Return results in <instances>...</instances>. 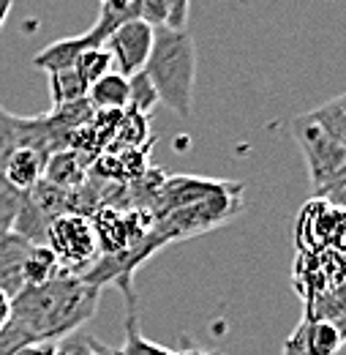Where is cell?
<instances>
[{
  "label": "cell",
  "instance_id": "cell-14",
  "mask_svg": "<svg viewBox=\"0 0 346 355\" xmlns=\"http://www.w3.org/2000/svg\"><path fill=\"white\" fill-rule=\"evenodd\" d=\"M308 115L346 150V93L313 107Z\"/></svg>",
  "mask_w": 346,
  "mask_h": 355
},
{
  "label": "cell",
  "instance_id": "cell-23",
  "mask_svg": "<svg viewBox=\"0 0 346 355\" xmlns=\"http://www.w3.org/2000/svg\"><path fill=\"white\" fill-rule=\"evenodd\" d=\"M284 355H308L305 347V334H303V322L298 325L295 334H289V339L284 342Z\"/></svg>",
  "mask_w": 346,
  "mask_h": 355
},
{
  "label": "cell",
  "instance_id": "cell-19",
  "mask_svg": "<svg viewBox=\"0 0 346 355\" xmlns=\"http://www.w3.org/2000/svg\"><path fill=\"white\" fill-rule=\"evenodd\" d=\"M22 148V118L11 115L3 104H0V170L6 167L8 156Z\"/></svg>",
  "mask_w": 346,
  "mask_h": 355
},
{
  "label": "cell",
  "instance_id": "cell-20",
  "mask_svg": "<svg viewBox=\"0 0 346 355\" xmlns=\"http://www.w3.org/2000/svg\"><path fill=\"white\" fill-rule=\"evenodd\" d=\"M22 200H25V194L19 189H14L6 180V175L0 173V235H8L14 230L17 214L22 208Z\"/></svg>",
  "mask_w": 346,
  "mask_h": 355
},
{
  "label": "cell",
  "instance_id": "cell-2",
  "mask_svg": "<svg viewBox=\"0 0 346 355\" xmlns=\"http://www.w3.org/2000/svg\"><path fill=\"white\" fill-rule=\"evenodd\" d=\"M158 90V101L180 118H191L197 83V44L194 36L174 28H158L153 52L142 69Z\"/></svg>",
  "mask_w": 346,
  "mask_h": 355
},
{
  "label": "cell",
  "instance_id": "cell-28",
  "mask_svg": "<svg viewBox=\"0 0 346 355\" xmlns=\"http://www.w3.org/2000/svg\"><path fill=\"white\" fill-rule=\"evenodd\" d=\"M11 6H14V0H0V28L6 25V19H8V11H11Z\"/></svg>",
  "mask_w": 346,
  "mask_h": 355
},
{
  "label": "cell",
  "instance_id": "cell-16",
  "mask_svg": "<svg viewBox=\"0 0 346 355\" xmlns=\"http://www.w3.org/2000/svg\"><path fill=\"white\" fill-rule=\"evenodd\" d=\"M158 90L150 83V77L145 71H136L129 77V112L134 115H147L153 107H158Z\"/></svg>",
  "mask_w": 346,
  "mask_h": 355
},
{
  "label": "cell",
  "instance_id": "cell-15",
  "mask_svg": "<svg viewBox=\"0 0 346 355\" xmlns=\"http://www.w3.org/2000/svg\"><path fill=\"white\" fill-rule=\"evenodd\" d=\"M74 69H77V74L85 80L87 85H93L101 77H107L109 71H115V63H112V55L107 52V46H90L77 58Z\"/></svg>",
  "mask_w": 346,
  "mask_h": 355
},
{
  "label": "cell",
  "instance_id": "cell-4",
  "mask_svg": "<svg viewBox=\"0 0 346 355\" xmlns=\"http://www.w3.org/2000/svg\"><path fill=\"white\" fill-rule=\"evenodd\" d=\"M46 246L55 252L60 270L69 276H85L101 257L90 216L80 214H66L52 219L46 230Z\"/></svg>",
  "mask_w": 346,
  "mask_h": 355
},
{
  "label": "cell",
  "instance_id": "cell-3",
  "mask_svg": "<svg viewBox=\"0 0 346 355\" xmlns=\"http://www.w3.org/2000/svg\"><path fill=\"white\" fill-rule=\"evenodd\" d=\"M243 205H246L243 183H226L221 191L205 197V200H197L191 205L156 214L153 216V232L161 243L183 241V238L208 232L218 224L229 222L232 216H237L243 211Z\"/></svg>",
  "mask_w": 346,
  "mask_h": 355
},
{
  "label": "cell",
  "instance_id": "cell-1",
  "mask_svg": "<svg viewBox=\"0 0 346 355\" xmlns=\"http://www.w3.org/2000/svg\"><path fill=\"white\" fill-rule=\"evenodd\" d=\"M101 287L87 284L80 276L60 273L44 284L25 287L11 298V322H17L30 345L57 342L80 331L95 314Z\"/></svg>",
  "mask_w": 346,
  "mask_h": 355
},
{
  "label": "cell",
  "instance_id": "cell-7",
  "mask_svg": "<svg viewBox=\"0 0 346 355\" xmlns=\"http://www.w3.org/2000/svg\"><path fill=\"white\" fill-rule=\"evenodd\" d=\"M30 241L17 232L0 235V290L14 298L25 290V257L30 252Z\"/></svg>",
  "mask_w": 346,
  "mask_h": 355
},
{
  "label": "cell",
  "instance_id": "cell-6",
  "mask_svg": "<svg viewBox=\"0 0 346 355\" xmlns=\"http://www.w3.org/2000/svg\"><path fill=\"white\" fill-rule=\"evenodd\" d=\"M153 42H156V28H150L147 22L142 19H126L120 22L109 36H107V52L112 55V63H115V71L131 77L136 71L145 69L150 52H153Z\"/></svg>",
  "mask_w": 346,
  "mask_h": 355
},
{
  "label": "cell",
  "instance_id": "cell-25",
  "mask_svg": "<svg viewBox=\"0 0 346 355\" xmlns=\"http://www.w3.org/2000/svg\"><path fill=\"white\" fill-rule=\"evenodd\" d=\"M8 320H11V298H8V295L0 290V334L6 331Z\"/></svg>",
  "mask_w": 346,
  "mask_h": 355
},
{
  "label": "cell",
  "instance_id": "cell-9",
  "mask_svg": "<svg viewBox=\"0 0 346 355\" xmlns=\"http://www.w3.org/2000/svg\"><path fill=\"white\" fill-rule=\"evenodd\" d=\"M44 167H46V156L44 153L33 150V148H17L8 156V162H6V167L0 173L6 175V180L14 189L28 194L30 189H36L44 180Z\"/></svg>",
  "mask_w": 346,
  "mask_h": 355
},
{
  "label": "cell",
  "instance_id": "cell-26",
  "mask_svg": "<svg viewBox=\"0 0 346 355\" xmlns=\"http://www.w3.org/2000/svg\"><path fill=\"white\" fill-rule=\"evenodd\" d=\"M101 8H115V11H129L136 8V0H98Z\"/></svg>",
  "mask_w": 346,
  "mask_h": 355
},
{
  "label": "cell",
  "instance_id": "cell-11",
  "mask_svg": "<svg viewBox=\"0 0 346 355\" xmlns=\"http://www.w3.org/2000/svg\"><path fill=\"white\" fill-rule=\"evenodd\" d=\"M303 334L308 355H338L346 342V334L330 317H305Z\"/></svg>",
  "mask_w": 346,
  "mask_h": 355
},
{
  "label": "cell",
  "instance_id": "cell-8",
  "mask_svg": "<svg viewBox=\"0 0 346 355\" xmlns=\"http://www.w3.org/2000/svg\"><path fill=\"white\" fill-rule=\"evenodd\" d=\"M87 162L90 159H87L82 150H74V148L55 150L46 159L44 180L52 183V186H60V189H80L87 180V175H90Z\"/></svg>",
  "mask_w": 346,
  "mask_h": 355
},
{
  "label": "cell",
  "instance_id": "cell-12",
  "mask_svg": "<svg viewBox=\"0 0 346 355\" xmlns=\"http://www.w3.org/2000/svg\"><path fill=\"white\" fill-rule=\"evenodd\" d=\"M85 80L77 74V69H60V71H49V96H52V107H63V104H74L87 98Z\"/></svg>",
  "mask_w": 346,
  "mask_h": 355
},
{
  "label": "cell",
  "instance_id": "cell-17",
  "mask_svg": "<svg viewBox=\"0 0 346 355\" xmlns=\"http://www.w3.org/2000/svg\"><path fill=\"white\" fill-rule=\"evenodd\" d=\"M115 355H177V350H170L164 345H156L150 339H145L136 328V314L134 306H129V320H126V339H123V347L115 350Z\"/></svg>",
  "mask_w": 346,
  "mask_h": 355
},
{
  "label": "cell",
  "instance_id": "cell-5",
  "mask_svg": "<svg viewBox=\"0 0 346 355\" xmlns=\"http://www.w3.org/2000/svg\"><path fill=\"white\" fill-rule=\"evenodd\" d=\"M292 137L295 142L300 145V153L305 159V167H308V178H311V186L313 191L319 194L330 178L336 175L346 162V150L325 132L308 112L298 115L292 121Z\"/></svg>",
  "mask_w": 346,
  "mask_h": 355
},
{
  "label": "cell",
  "instance_id": "cell-18",
  "mask_svg": "<svg viewBox=\"0 0 346 355\" xmlns=\"http://www.w3.org/2000/svg\"><path fill=\"white\" fill-rule=\"evenodd\" d=\"M115 347L98 342L95 336L82 334V331H74L63 339L55 342V355H112Z\"/></svg>",
  "mask_w": 346,
  "mask_h": 355
},
{
  "label": "cell",
  "instance_id": "cell-27",
  "mask_svg": "<svg viewBox=\"0 0 346 355\" xmlns=\"http://www.w3.org/2000/svg\"><path fill=\"white\" fill-rule=\"evenodd\" d=\"M177 355H213V350H202L197 345H183V350H177Z\"/></svg>",
  "mask_w": 346,
  "mask_h": 355
},
{
  "label": "cell",
  "instance_id": "cell-22",
  "mask_svg": "<svg viewBox=\"0 0 346 355\" xmlns=\"http://www.w3.org/2000/svg\"><path fill=\"white\" fill-rule=\"evenodd\" d=\"M164 3H167V28L185 31V28H188L191 0H164Z\"/></svg>",
  "mask_w": 346,
  "mask_h": 355
},
{
  "label": "cell",
  "instance_id": "cell-21",
  "mask_svg": "<svg viewBox=\"0 0 346 355\" xmlns=\"http://www.w3.org/2000/svg\"><path fill=\"white\" fill-rule=\"evenodd\" d=\"M136 14L150 28H167V3L164 0H136Z\"/></svg>",
  "mask_w": 346,
  "mask_h": 355
},
{
  "label": "cell",
  "instance_id": "cell-24",
  "mask_svg": "<svg viewBox=\"0 0 346 355\" xmlns=\"http://www.w3.org/2000/svg\"><path fill=\"white\" fill-rule=\"evenodd\" d=\"M14 355H55V342H42V345H30V347H22L19 353Z\"/></svg>",
  "mask_w": 346,
  "mask_h": 355
},
{
  "label": "cell",
  "instance_id": "cell-10",
  "mask_svg": "<svg viewBox=\"0 0 346 355\" xmlns=\"http://www.w3.org/2000/svg\"><path fill=\"white\" fill-rule=\"evenodd\" d=\"M87 101L95 112H123L129 110V77L109 71L87 90Z\"/></svg>",
  "mask_w": 346,
  "mask_h": 355
},
{
  "label": "cell",
  "instance_id": "cell-13",
  "mask_svg": "<svg viewBox=\"0 0 346 355\" xmlns=\"http://www.w3.org/2000/svg\"><path fill=\"white\" fill-rule=\"evenodd\" d=\"M60 263L55 257V252L46 243H33L28 257H25V287H36L44 284L55 276H60Z\"/></svg>",
  "mask_w": 346,
  "mask_h": 355
}]
</instances>
